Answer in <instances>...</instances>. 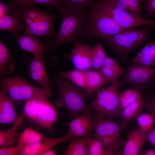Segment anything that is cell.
<instances>
[{
    "label": "cell",
    "instance_id": "8992f818",
    "mask_svg": "<svg viewBox=\"0 0 155 155\" xmlns=\"http://www.w3.org/2000/svg\"><path fill=\"white\" fill-rule=\"evenodd\" d=\"M123 29L96 3L88 12L86 39L98 38L103 40L114 36Z\"/></svg>",
    "mask_w": 155,
    "mask_h": 155
},
{
    "label": "cell",
    "instance_id": "8d00e7d4",
    "mask_svg": "<svg viewBox=\"0 0 155 155\" xmlns=\"http://www.w3.org/2000/svg\"><path fill=\"white\" fill-rule=\"evenodd\" d=\"M143 9L146 12V16L154 17L155 14V0L146 1Z\"/></svg>",
    "mask_w": 155,
    "mask_h": 155
},
{
    "label": "cell",
    "instance_id": "ffe728a7",
    "mask_svg": "<svg viewBox=\"0 0 155 155\" xmlns=\"http://www.w3.org/2000/svg\"><path fill=\"white\" fill-rule=\"evenodd\" d=\"M129 62L155 67V41L151 40L147 41Z\"/></svg>",
    "mask_w": 155,
    "mask_h": 155
},
{
    "label": "cell",
    "instance_id": "4316f807",
    "mask_svg": "<svg viewBox=\"0 0 155 155\" xmlns=\"http://www.w3.org/2000/svg\"><path fill=\"white\" fill-rule=\"evenodd\" d=\"M45 137L38 132L28 128L19 135L16 147L20 152L25 147L37 143Z\"/></svg>",
    "mask_w": 155,
    "mask_h": 155
},
{
    "label": "cell",
    "instance_id": "836d02e7",
    "mask_svg": "<svg viewBox=\"0 0 155 155\" xmlns=\"http://www.w3.org/2000/svg\"><path fill=\"white\" fill-rule=\"evenodd\" d=\"M138 128L148 134L153 128L155 124V118L149 113L140 114L136 118Z\"/></svg>",
    "mask_w": 155,
    "mask_h": 155
},
{
    "label": "cell",
    "instance_id": "7c38bea8",
    "mask_svg": "<svg viewBox=\"0 0 155 155\" xmlns=\"http://www.w3.org/2000/svg\"><path fill=\"white\" fill-rule=\"evenodd\" d=\"M14 34L17 44L22 50L30 53L34 56L50 54L51 49V39L44 42L29 33Z\"/></svg>",
    "mask_w": 155,
    "mask_h": 155
},
{
    "label": "cell",
    "instance_id": "ba28073f",
    "mask_svg": "<svg viewBox=\"0 0 155 155\" xmlns=\"http://www.w3.org/2000/svg\"><path fill=\"white\" fill-rule=\"evenodd\" d=\"M24 112L30 121L51 131L53 125L58 116L55 107L48 99L27 100L24 106Z\"/></svg>",
    "mask_w": 155,
    "mask_h": 155
},
{
    "label": "cell",
    "instance_id": "603a6c76",
    "mask_svg": "<svg viewBox=\"0 0 155 155\" xmlns=\"http://www.w3.org/2000/svg\"><path fill=\"white\" fill-rule=\"evenodd\" d=\"M25 28L24 22L18 16L0 12L1 30L9 32L14 34L21 32Z\"/></svg>",
    "mask_w": 155,
    "mask_h": 155
},
{
    "label": "cell",
    "instance_id": "83f0119b",
    "mask_svg": "<svg viewBox=\"0 0 155 155\" xmlns=\"http://www.w3.org/2000/svg\"><path fill=\"white\" fill-rule=\"evenodd\" d=\"M115 6L140 16H141L143 0H107Z\"/></svg>",
    "mask_w": 155,
    "mask_h": 155
},
{
    "label": "cell",
    "instance_id": "7bdbcfd3",
    "mask_svg": "<svg viewBox=\"0 0 155 155\" xmlns=\"http://www.w3.org/2000/svg\"></svg>",
    "mask_w": 155,
    "mask_h": 155
},
{
    "label": "cell",
    "instance_id": "8fae6325",
    "mask_svg": "<svg viewBox=\"0 0 155 155\" xmlns=\"http://www.w3.org/2000/svg\"><path fill=\"white\" fill-rule=\"evenodd\" d=\"M59 15L58 10L51 12L42 9L29 24L26 25L24 33H29L38 36L54 37L56 35L55 25Z\"/></svg>",
    "mask_w": 155,
    "mask_h": 155
},
{
    "label": "cell",
    "instance_id": "7402d4cb",
    "mask_svg": "<svg viewBox=\"0 0 155 155\" xmlns=\"http://www.w3.org/2000/svg\"><path fill=\"white\" fill-rule=\"evenodd\" d=\"M144 108V103L142 96L131 104L120 110L119 116L122 128L125 129L129 123L136 118L141 113Z\"/></svg>",
    "mask_w": 155,
    "mask_h": 155
},
{
    "label": "cell",
    "instance_id": "e575fe53",
    "mask_svg": "<svg viewBox=\"0 0 155 155\" xmlns=\"http://www.w3.org/2000/svg\"><path fill=\"white\" fill-rule=\"evenodd\" d=\"M87 155H106V149L101 141L94 136L89 141Z\"/></svg>",
    "mask_w": 155,
    "mask_h": 155
},
{
    "label": "cell",
    "instance_id": "9a60e30c",
    "mask_svg": "<svg viewBox=\"0 0 155 155\" xmlns=\"http://www.w3.org/2000/svg\"><path fill=\"white\" fill-rule=\"evenodd\" d=\"M91 110L87 107L82 115H78L67 124L69 129L66 134L70 139L83 137L94 129Z\"/></svg>",
    "mask_w": 155,
    "mask_h": 155
},
{
    "label": "cell",
    "instance_id": "d6986e66",
    "mask_svg": "<svg viewBox=\"0 0 155 155\" xmlns=\"http://www.w3.org/2000/svg\"><path fill=\"white\" fill-rule=\"evenodd\" d=\"M86 86L85 90L89 98H92L93 94L104 85L111 83L99 70L90 69L85 71Z\"/></svg>",
    "mask_w": 155,
    "mask_h": 155
},
{
    "label": "cell",
    "instance_id": "f35d334b",
    "mask_svg": "<svg viewBox=\"0 0 155 155\" xmlns=\"http://www.w3.org/2000/svg\"><path fill=\"white\" fill-rule=\"evenodd\" d=\"M147 140L152 145L155 146V124L153 128L148 134Z\"/></svg>",
    "mask_w": 155,
    "mask_h": 155
},
{
    "label": "cell",
    "instance_id": "7a4b0ae2",
    "mask_svg": "<svg viewBox=\"0 0 155 155\" xmlns=\"http://www.w3.org/2000/svg\"><path fill=\"white\" fill-rule=\"evenodd\" d=\"M154 28L144 26L140 28L123 29L114 36L102 40L124 63L129 55L151 40Z\"/></svg>",
    "mask_w": 155,
    "mask_h": 155
},
{
    "label": "cell",
    "instance_id": "d4e9b609",
    "mask_svg": "<svg viewBox=\"0 0 155 155\" xmlns=\"http://www.w3.org/2000/svg\"><path fill=\"white\" fill-rule=\"evenodd\" d=\"M91 131L88 133L83 138L71 140L63 155H87V146L89 140L93 137Z\"/></svg>",
    "mask_w": 155,
    "mask_h": 155
},
{
    "label": "cell",
    "instance_id": "5b68a950",
    "mask_svg": "<svg viewBox=\"0 0 155 155\" xmlns=\"http://www.w3.org/2000/svg\"><path fill=\"white\" fill-rule=\"evenodd\" d=\"M120 86L117 81L99 88L96 91L93 100L87 105V108L95 111L96 116L112 119L119 118Z\"/></svg>",
    "mask_w": 155,
    "mask_h": 155
},
{
    "label": "cell",
    "instance_id": "d6a6232c",
    "mask_svg": "<svg viewBox=\"0 0 155 155\" xmlns=\"http://www.w3.org/2000/svg\"><path fill=\"white\" fill-rule=\"evenodd\" d=\"M98 0H58L60 5L66 9H86L92 8Z\"/></svg>",
    "mask_w": 155,
    "mask_h": 155
},
{
    "label": "cell",
    "instance_id": "484cf974",
    "mask_svg": "<svg viewBox=\"0 0 155 155\" xmlns=\"http://www.w3.org/2000/svg\"><path fill=\"white\" fill-rule=\"evenodd\" d=\"M10 14H13V10L16 7L26 5H40L48 6L57 7L59 10H62L66 8L62 6L58 0H10L8 4Z\"/></svg>",
    "mask_w": 155,
    "mask_h": 155
},
{
    "label": "cell",
    "instance_id": "52a82bcc",
    "mask_svg": "<svg viewBox=\"0 0 155 155\" xmlns=\"http://www.w3.org/2000/svg\"><path fill=\"white\" fill-rule=\"evenodd\" d=\"M94 136L99 138L102 142L107 155H115L119 152L121 133L120 121L95 116Z\"/></svg>",
    "mask_w": 155,
    "mask_h": 155
},
{
    "label": "cell",
    "instance_id": "277c9868",
    "mask_svg": "<svg viewBox=\"0 0 155 155\" xmlns=\"http://www.w3.org/2000/svg\"><path fill=\"white\" fill-rule=\"evenodd\" d=\"M0 84L15 104L31 99H48L53 95L51 90L35 86L19 75L1 79Z\"/></svg>",
    "mask_w": 155,
    "mask_h": 155
},
{
    "label": "cell",
    "instance_id": "e0dca14e",
    "mask_svg": "<svg viewBox=\"0 0 155 155\" xmlns=\"http://www.w3.org/2000/svg\"><path fill=\"white\" fill-rule=\"evenodd\" d=\"M69 140L67 134L58 137H45L37 143L25 147L20 151V155H42L45 151L54 146Z\"/></svg>",
    "mask_w": 155,
    "mask_h": 155
},
{
    "label": "cell",
    "instance_id": "ab89813d",
    "mask_svg": "<svg viewBox=\"0 0 155 155\" xmlns=\"http://www.w3.org/2000/svg\"><path fill=\"white\" fill-rule=\"evenodd\" d=\"M0 12L10 14L9 7L7 4L1 1L0 2Z\"/></svg>",
    "mask_w": 155,
    "mask_h": 155
},
{
    "label": "cell",
    "instance_id": "d590c367",
    "mask_svg": "<svg viewBox=\"0 0 155 155\" xmlns=\"http://www.w3.org/2000/svg\"><path fill=\"white\" fill-rule=\"evenodd\" d=\"M147 92L143 96L142 95L144 108L155 118V90Z\"/></svg>",
    "mask_w": 155,
    "mask_h": 155
},
{
    "label": "cell",
    "instance_id": "f1b7e54d",
    "mask_svg": "<svg viewBox=\"0 0 155 155\" xmlns=\"http://www.w3.org/2000/svg\"><path fill=\"white\" fill-rule=\"evenodd\" d=\"M58 74L60 76L85 90L86 86L85 71L75 69L67 71H60Z\"/></svg>",
    "mask_w": 155,
    "mask_h": 155
},
{
    "label": "cell",
    "instance_id": "9c48e42d",
    "mask_svg": "<svg viewBox=\"0 0 155 155\" xmlns=\"http://www.w3.org/2000/svg\"><path fill=\"white\" fill-rule=\"evenodd\" d=\"M121 86L126 85L142 90L155 88V67L132 63L124 70L118 81Z\"/></svg>",
    "mask_w": 155,
    "mask_h": 155
},
{
    "label": "cell",
    "instance_id": "cb8c5ba5",
    "mask_svg": "<svg viewBox=\"0 0 155 155\" xmlns=\"http://www.w3.org/2000/svg\"><path fill=\"white\" fill-rule=\"evenodd\" d=\"M16 62L9 49L0 40V76L1 79L13 72Z\"/></svg>",
    "mask_w": 155,
    "mask_h": 155
},
{
    "label": "cell",
    "instance_id": "44dd1931",
    "mask_svg": "<svg viewBox=\"0 0 155 155\" xmlns=\"http://www.w3.org/2000/svg\"><path fill=\"white\" fill-rule=\"evenodd\" d=\"M99 70L111 83L118 81L124 70L114 59L107 56Z\"/></svg>",
    "mask_w": 155,
    "mask_h": 155
},
{
    "label": "cell",
    "instance_id": "f546056e",
    "mask_svg": "<svg viewBox=\"0 0 155 155\" xmlns=\"http://www.w3.org/2000/svg\"><path fill=\"white\" fill-rule=\"evenodd\" d=\"M106 56L103 45L99 42H96L92 47L91 69L99 70Z\"/></svg>",
    "mask_w": 155,
    "mask_h": 155
},
{
    "label": "cell",
    "instance_id": "30bf717a",
    "mask_svg": "<svg viewBox=\"0 0 155 155\" xmlns=\"http://www.w3.org/2000/svg\"><path fill=\"white\" fill-rule=\"evenodd\" d=\"M96 4L122 29L146 26L155 28V21L152 19L129 13L112 5L107 0H98Z\"/></svg>",
    "mask_w": 155,
    "mask_h": 155
},
{
    "label": "cell",
    "instance_id": "6da1fadb",
    "mask_svg": "<svg viewBox=\"0 0 155 155\" xmlns=\"http://www.w3.org/2000/svg\"><path fill=\"white\" fill-rule=\"evenodd\" d=\"M58 11L62 20L58 32L51 39V55L65 43L73 44L86 39L88 26V13L86 9L66 8Z\"/></svg>",
    "mask_w": 155,
    "mask_h": 155
},
{
    "label": "cell",
    "instance_id": "60d3db41",
    "mask_svg": "<svg viewBox=\"0 0 155 155\" xmlns=\"http://www.w3.org/2000/svg\"><path fill=\"white\" fill-rule=\"evenodd\" d=\"M140 155H155V149L150 148L141 151L139 152Z\"/></svg>",
    "mask_w": 155,
    "mask_h": 155
},
{
    "label": "cell",
    "instance_id": "ac0fdd59",
    "mask_svg": "<svg viewBox=\"0 0 155 155\" xmlns=\"http://www.w3.org/2000/svg\"><path fill=\"white\" fill-rule=\"evenodd\" d=\"M148 134L139 128H134L128 133L127 140L125 143L122 154L137 155L147 140Z\"/></svg>",
    "mask_w": 155,
    "mask_h": 155
},
{
    "label": "cell",
    "instance_id": "3957f363",
    "mask_svg": "<svg viewBox=\"0 0 155 155\" xmlns=\"http://www.w3.org/2000/svg\"><path fill=\"white\" fill-rule=\"evenodd\" d=\"M59 90L58 97L54 101L57 108H65L72 119L87 108L85 90L59 75L54 77Z\"/></svg>",
    "mask_w": 155,
    "mask_h": 155
},
{
    "label": "cell",
    "instance_id": "4dcf8cb0",
    "mask_svg": "<svg viewBox=\"0 0 155 155\" xmlns=\"http://www.w3.org/2000/svg\"><path fill=\"white\" fill-rule=\"evenodd\" d=\"M24 112L21 115V118L11 128L6 131H0V147H3L12 146L15 143V135L16 131L22 121L26 116Z\"/></svg>",
    "mask_w": 155,
    "mask_h": 155
},
{
    "label": "cell",
    "instance_id": "74e56055",
    "mask_svg": "<svg viewBox=\"0 0 155 155\" xmlns=\"http://www.w3.org/2000/svg\"><path fill=\"white\" fill-rule=\"evenodd\" d=\"M0 155H20L16 147L9 146L0 148Z\"/></svg>",
    "mask_w": 155,
    "mask_h": 155
},
{
    "label": "cell",
    "instance_id": "5bb4252c",
    "mask_svg": "<svg viewBox=\"0 0 155 155\" xmlns=\"http://www.w3.org/2000/svg\"><path fill=\"white\" fill-rule=\"evenodd\" d=\"M24 61L29 66V76L40 87L51 90L52 84L49 80L45 70V61L43 55L28 57Z\"/></svg>",
    "mask_w": 155,
    "mask_h": 155
},
{
    "label": "cell",
    "instance_id": "4fadbf2b",
    "mask_svg": "<svg viewBox=\"0 0 155 155\" xmlns=\"http://www.w3.org/2000/svg\"><path fill=\"white\" fill-rule=\"evenodd\" d=\"M92 47L79 42L73 44L71 51L65 54L64 58L70 61L75 69L83 71L91 69Z\"/></svg>",
    "mask_w": 155,
    "mask_h": 155
},
{
    "label": "cell",
    "instance_id": "1f68e13d",
    "mask_svg": "<svg viewBox=\"0 0 155 155\" xmlns=\"http://www.w3.org/2000/svg\"><path fill=\"white\" fill-rule=\"evenodd\" d=\"M142 97L139 90L133 88L125 90L120 92V110L131 104Z\"/></svg>",
    "mask_w": 155,
    "mask_h": 155
},
{
    "label": "cell",
    "instance_id": "2e32d148",
    "mask_svg": "<svg viewBox=\"0 0 155 155\" xmlns=\"http://www.w3.org/2000/svg\"><path fill=\"white\" fill-rule=\"evenodd\" d=\"M15 103L7 95V92L1 88L0 90V123L14 125L20 119L15 108Z\"/></svg>",
    "mask_w": 155,
    "mask_h": 155
},
{
    "label": "cell",
    "instance_id": "b9f144b4",
    "mask_svg": "<svg viewBox=\"0 0 155 155\" xmlns=\"http://www.w3.org/2000/svg\"><path fill=\"white\" fill-rule=\"evenodd\" d=\"M56 154V150L50 149L44 152L42 155H55Z\"/></svg>",
    "mask_w": 155,
    "mask_h": 155
}]
</instances>
